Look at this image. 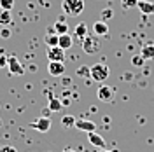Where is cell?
<instances>
[{"label":"cell","mask_w":154,"mask_h":152,"mask_svg":"<svg viewBox=\"0 0 154 152\" xmlns=\"http://www.w3.org/2000/svg\"><path fill=\"white\" fill-rule=\"evenodd\" d=\"M91 68V79L96 82H103L107 81V77L110 75V68L107 67L105 63H95Z\"/></svg>","instance_id":"obj_3"},{"label":"cell","mask_w":154,"mask_h":152,"mask_svg":"<svg viewBox=\"0 0 154 152\" xmlns=\"http://www.w3.org/2000/svg\"><path fill=\"white\" fill-rule=\"evenodd\" d=\"M81 47L86 54H96L100 51V40H98V35H89L88 33L86 37L81 40Z\"/></svg>","instance_id":"obj_2"},{"label":"cell","mask_w":154,"mask_h":152,"mask_svg":"<svg viewBox=\"0 0 154 152\" xmlns=\"http://www.w3.org/2000/svg\"><path fill=\"white\" fill-rule=\"evenodd\" d=\"M88 140H89V143H91L93 147H96V149H105V140L96 133V131H89V133H88Z\"/></svg>","instance_id":"obj_10"},{"label":"cell","mask_w":154,"mask_h":152,"mask_svg":"<svg viewBox=\"0 0 154 152\" xmlns=\"http://www.w3.org/2000/svg\"><path fill=\"white\" fill-rule=\"evenodd\" d=\"M7 67V56L4 53H0V68H5Z\"/></svg>","instance_id":"obj_28"},{"label":"cell","mask_w":154,"mask_h":152,"mask_svg":"<svg viewBox=\"0 0 154 152\" xmlns=\"http://www.w3.org/2000/svg\"><path fill=\"white\" fill-rule=\"evenodd\" d=\"M14 7V0H0V9L11 11Z\"/></svg>","instance_id":"obj_24"},{"label":"cell","mask_w":154,"mask_h":152,"mask_svg":"<svg viewBox=\"0 0 154 152\" xmlns=\"http://www.w3.org/2000/svg\"><path fill=\"white\" fill-rule=\"evenodd\" d=\"M63 152H75V150H74V149H65Z\"/></svg>","instance_id":"obj_30"},{"label":"cell","mask_w":154,"mask_h":152,"mask_svg":"<svg viewBox=\"0 0 154 152\" xmlns=\"http://www.w3.org/2000/svg\"><path fill=\"white\" fill-rule=\"evenodd\" d=\"M11 21H12L11 11L0 9V26H7V25H11Z\"/></svg>","instance_id":"obj_18"},{"label":"cell","mask_w":154,"mask_h":152,"mask_svg":"<svg viewBox=\"0 0 154 152\" xmlns=\"http://www.w3.org/2000/svg\"><path fill=\"white\" fill-rule=\"evenodd\" d=\"M72 44H74V38L70 37V33H63V35L58 37V46L61 49H65V51L72 47Z\"/></svg>","instance_id":"obj_13"},{"label":"cell","mask_w":154,"mask_h":152,"mask_svg":"<svg viewBox=\"0 0 154 152\" xmlns=\"http://www.w3.org/2000/svg\"><path fill=\"white\" fill-rule=\"evenodd\" d=\"M86 35H88V25L86 23H79V25L75 26V30H74V37L81 42Z\"/></svg>","instance_id":"obj_15"},{"label":"cell","mask_w":154,"mask_h":152,"mask_svg":"<svg viewBox=\"0 0 154 152\" xmlns=\"http://www.w3.org/2000/svg\"><path fill=\"white\" fill-rule=\"evenodd\" d=\"M61 11L67 16H79L84 11V0H63Z\"/></svg>","instance_id":"obj_1"},{"label":"cell","mask_w":154,"mask_h":152,"mask_svg":"<svg viewBox=\"0 0 154 152\" xmlns=\"http://www.w3.org/2000/svg\"><path fill=\"white\" fill-rule=\"evenodd\" d=\"M0 37H2V38H9V37H11V30L7 28V26L0 28Z\"/></svg>","instance_id":"obj_27"},{"label":"cell","mask_w":154,"mask_h":152,"mask_svg":"<svg viewBox=\"0 0 154 152\" xmlns=\"http://www.w3.org/2000/svg\"><path fill=\"white\" fill-rule=\"evenodd\" d=\"M98 152H117V150H116V149H114V150H105V149H100Z\"/></svg>","instance_id":"obj_29"},{"label":"cell","mask_w":154,"mask_h":152,"mask_svg":"<svg viewBox=\"0 0 154 152\" xmlns=\"http://www.w3.org/2000/svg\"><path fill=\"white\" fill-rule=\"evenodd\" d=\"M138 11L144 14V16H149V14H154V2H149V0H138Z\"/></svg>","instance_id":"obj_12"},{"label":"cell","mask_w":154,"mask_h":152,"mask_svg":"<svg viewBox=\"0 0 154 152\" xmlns=\"http://www.w3.org/2000/svg\"><path fill=\"white\" fill-rule=\"evenodd\" d=\"M74 126H75L79 131H86V133L95 131V129H96V124L93 123V121H88V119H77Z\"/></svg>","instance_id":"obj_9"},{"label":"cell","mask_w":154,"mask_h":152,"mask_svg":"<svg viewBox=\"0 0 154 152\" xmlns=\"http://www.w3.org/2000/svg\"><path fill=\"white\" fill-rule=\"evenodd\" d=\"M48 72H49V75H53V77H61L65 74V63L63 61H49Z\"/></svg>","instance_id":"obj_7"},{"label":"cell","mask_w":154,"mask_h":152,"mask_svg":"<svg viewBox=\"0 0 154 152\" xmlns=\"http://www.w3.org/2000/svg\"><path fill=\"white\" fill-rule=\"evenodd\" d=\"M112 16H114V11L112 9H103L102 11V12H100V19H102V21H109V19H112Z\"/></svg>","instance_id":"obj_22"},{"label":"cell","mask_w":154,"mask_h":152,"mask_svg":"<svg viewBox=\"0 0 154 152\" xmlns=\"http://www.w3.org/2000/svg\"><path fill=\"white\" fill-rule=\"evenodd\" d=\"M48 108L51 110V112H58V110H61V108H63V103L49 93V105H48Z\"/></svg>","instance_id":"obj_16"},{"label":"cell","mask_w":154,"mask_h":152,"mask_svg":"<svg viewBox=\"0 0 154 152\" xmlns=\"http://www.w3.org/2000/svg\"><path fill=\"white\" fill-rule=\"evenodd\" d=\"M121 5L125 9H133V7L138 5V0H121Z\"/></svg>","instance_id":"obj_23"},{"label":"cell","mask_w":154,"mask_h":152,"mask_svg":"<svg viewBox=\"0 0 154 152\" xmlns=\"http://www.w3.org/2000/svg\"><path fill=\"white\" fill-rule=\"evenodd\" d=\"M75 75L77 77H81V79H86V77H91V68L89 67H79L77 68V72H75Z\"/></svg>","instance_id":"obj_20"},{"label":"cell","mask_w":154,"mask_h":152,"mask_svg":"<svg viewBox=\"0 0 154 152\" xmlns=\"http://www.w3.org/2000/svg\"><path fill=\"white\" fill-rule=\"evenodd\" d=\"M0 152H18L14 145H0Z\"/></svg>","instance_id":"obj_26"},{"label":"cell","mask_w":154,"mask_h":152,"mask_svg":"<svg viewBox=\"0 0 154 152\" xmlns=\"http://www.w3.org/2000/svg\"><path fill=\"white\" fill-rule=\"evenodd\" d=\"M96 96H98V100H102V102H109V100L114 98V89H112L110 86H100L98 91H96Z\"/></svg>","instance_id":"obj_8"},{"label":"cell","mask_w":154,"mask_h":152,"mask_svg":"<svg viewBox=\"0 0 154 152\" xmlns=\"http://www.w3.org/2000/svg\"><path fill=\"white\" fill-rule=\"evenodd\" d=\"M75 117H74V115H63V117H61V126H63V128H70V126H74V124H75Z\"/></svg>","instance_id":"obj_21"},{"label":"cell","mask_w":154,"mask_h":152,"mask_svg":"<svg viewBox=\"0 0 154 152\" xmlns=\"http://www.w3.org/2000/svg\"><path fill=\"white\" fill-rule=\"evenodd\" d=\"M140 56L144 58V59H152V58H154V44H152V42L145 44L144 47H142V53H140Z\"/></svg>","instance_id":"obj_17"},{"label":"cell","mask_w":154,"mask_h":152,"mask_svg":"<svg viewBox=\"0 0 154 152\" xmlns=\"http://www.w3.org/2000/svg\"><path fill=\"white\" fill-rule=\"evenodd\" d=\"M7 68H9L11 75H23L25 74V67L21 65L16 56H7Z\"/></svg>","instance_id":"obj_5"},{"label":"cell","mask_w":154,"mask_h":152,"mask_svg":"<svg viewBox=\"0 0 154 152\" xmlns=\"http://www.w3.org/2000/svg\"><path fill=\"white\" fill-rule=\"evenodd\" d=\"M48 59L49 61H65V49H61L60 46H49Z\"/></svg>","instance_id":"obj_6"},{"label":"cell","mask_w":154,"mask_h":152,"mask_svg":"<svg viewBox=\"0 0 154 152\" xmlns=\"http://www.w3.org/2000/svg\"><path fill=\"white\" fill-rule=\"evenodd\" d=\"M58 35L56 32H54V28H49L48 33H46V37H44V42H46V46H58Z\"/></svg>","instance_id":"obj_14"},{"label":"cell","mask_w":154,"mask_h":152,"mask_svg":"<svg viewBox=\"0 0 154 152\" xmlns=\"http://www.w3.org/2000/svg\"><path fill=\"white\" fill-rule=\"evenodd\" d=\"M93 32H95V35H98V37H105L107 33H109V25H107L105 21L98 19V21H95V25H93Z\"/></svg>","instance_id":"obj_11"},{"label":"cell","mask_w":154,"mask_h":152,"mask_svg":"<svg viewBox=\"0 0 154 152\" xmlns=\"http://www.w3.org/2000/svg\"><path fill=\"white\" fill-rule=\"evenodd\" d=\"M30 128L38 131V133H48L49 129H51V119H49L48 115H40L37 121L30 123Z\"/></svg>","instance_id":"obj_4"},{"label":"cell","mask_w":154,"mask_h":152,"mask_svg":"<svg viewBox=\"0 0 154 152\" xmlns=\"http://www.w3.org/2000/svg\"><path fill=\"white\" fill-rule=\"evenodd\" d=\"M53 28H54V32H56L58 35H63V33H68V25L63 21V19H60V21H56L54 25H53Z\"/></svg>","instance_id":"obj_19"},{"label":"cell","mask_w":154,"mask_h":152,"mask_svg":"<svg viewBox=\"0 0 154 152\" xmlns=\"http://www.w3.org/2000/svg\"><path fill=\"white\" fill-rule=\"evenodd\" d=\"M131 63H133L135 67H142V65H144V58L142 56H133L131 58Z\"/></svg>","instance_id":"obj_25"}]
</instances>
